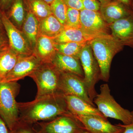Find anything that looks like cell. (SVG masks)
<instances>
[{"label":"cell","instance_id":"9","mask_svg":"<svg viewBox=\"0 0 133 133\" xmlns=\"http://www.w3.org/2000/svg\"><path fill=\"white\" fill-rule=\"evenodd\" d=\"M1 14L3 24L10 48L19 56L32 55L33 50L22 31L10 21L5 11L2 10Z\"/></svg>","mask_w":133,"mask_h":133},{"label":"cell","instance_id":"13","mask_svg":"<svg viewBox=\"0 0 133 133\" xmlns=\"http://www.w3.org/2000/svg\"><path fill=\"white\" fill-rule=\"evenodd\" d=\"M111 35L124 46L133 49V15L109 24Z\"/></svg>","mask_w":133,"mask_h":133},{"label":"cell","instance_id":"12","mask_svg":"<svg viewBox=\"0 0 133 133\" xmlns=\"http://www.w3.org/2000/svg\"><path fill=\"white\" fill-rule=\"evenodd\" d=\"M81 122L85 130L90 133H122L124 127L119 124L113 125L108 120L96 115L75 116Z\"/></svg>","mask_w":133,"mask_h":133},{"label":"cell","instance_id":"1","mask_svg":"<svg viewBox=\"0 0 133 133\" xmlns=\"http://www.w3.org/2000/svg\"><path fill=\"white\" fill-rule=\"evenodd\" d=\"M19 122L33 125L70 114L64 95L61 94L43 96L30 102L18 103Z\"/></svg>","mask_w":133,"mask_h":133},{"label":"cell","instance_id":"37","mask_svg":"<svg viewBox=\"0 0 133 133\" xmlns=\"http://www.w3.org/2000/svg\"><path fill=\"white\" fill-rule=\"evenodd\" d=\"M98 1L100 2L101 4H103L108 2L110 1L111 0H98Z\"/></svg>","mask_w":133,"mask_h":133},{"label":"cell","instance_id":"3","mask_svg":"<svg viewBox=\"0 0 133 133\" xmlns=\"http://www.w3.org/2000/svg\"><path fill=\"white\" fill-rule=\"evenodd\" d=\"M17 82H0V117L10 132L19 122V111L16 98L20 91Z\"/></svg>","mask_w":133,"mask_h":133},{"label":"cell","instance_id":"26","mask_svg":"<svg viewBox=\"0 0 133 133\" xmlns=\"http://www.w3.org/2000/svg\"><path fill=\"white\" fill-rule=\"evenodd\" d=\"M64 27L81 29L80 11L68 7L66 12V23Z\"/></svg>","mask_w":133,"mask_h":133},{"label":"cell","instance_id":"4","mask_svg":"<svg viewBox=\"0 0 133 133\" xmlns=\"http://www.w3.org/2000/svg\"><path fill=\"white\" fill-rule=\"evenodd\" d=\"M97 108L106 117L120 121L124 125L130 124L131 113L119 104L111 94L108 84H103L100 87V92L93 100Z\"/></svg>","mask_w":133,"mask_h":133},{"label":"cell","instance_id":"23","mask_svg":"<svg viewBox=\"0 0 133 133\" xmlns=\"http://www.w3.org/2000/svg\"><path fill=\"white\" fill-rule=\"evenodd\" d=\"M26 9L37 19L38 21L52 14L50 6L43 0H23Z\"/></svg>","mask_w":133,"mask_h":133},{"label":"cell","instance_id":"39","mask_svg":"<svg viewBox=\"0 0 133 133\" xmlns=\"http://www.w3.org/2000/svg\"><path fill=\"white\" fill-rule=\"evenodd\" d=\"M79 133H90L89 132H88V131H87L86 130H84V131H82V132H81Z\"/></svg>","mask_w":133,"mask_h":133},{"label":"cell","instance_id":"11","mask_svg":"<svg viewBox=\"0 0 133 133\" xmlns=\"http://www.w3.org/2000/svg\"><path fill=\"white\" fill-rule=\"evenodd\" d=\"M34 54L19 56L13 69L1 82H17L32 74L42 64Z\"/></svg>","mask_w":133,"mask_h":133},{"label":"cell","instance_id":"6","mask_svg":"<svg viewBox=\"0 0 133 133\" xmlns=\"http://www.w3.org/2000/svg\"><path fill=\"white\" fill-rule=\"evenodd\" d=\"M79 60L84 72V79L88 96L93 102L97 94L95 90V85L101 80V71L88 42L81 51Z\"/></svg>","mask_w":133,"mask_h":133},{"label":"cell","instance_id":"22","mask_svg":"<svg viewBox=\"0 0 133 133\" xmlns=\"http://www.w3.org/2000/svg\"><path fill=\"white\" fill-rule=\"evenodd\" d=\"M6 13L8 18L17 28L21 30L26 19L27 10L23 0H14Z\"/></svg>","mask_w":133,"mask_h":133},{"label":"cell","instance_id":"41","mask_svg":"<svg viewBox=\"0 0 133 133\" xmlns=\"http://www.w3.org/2000/svg\"><path fill=\"white\" fill-rule=\"evenodd\" d=\"M11 133H14V132H11Z\"/></svg>","mask_w":133,"mask_h":133},{"label":"cell","instance_id":"17","mask_svg":"<svg viewBox=\"0 0 133 133\" xmlns=\"http://www.w3.org/2000/svg\"><path fill=\"white\" fill-rule=\"evenodd\" d=\"M52 63L60 73L75 74L84 78V73L79 59L57 52Z\"/></svg>","mask_w":133,"mask_h":133},{"label":"cell","instance_id":"2","mask_svg":"<svg viewBox=\"0 0 133 133\" xmlns=\"http://www.w3.org/2000/svg\"><path fill=\"white\" fill-rule=\"evenodd\" d=\"M88 43L99 66L101 80L108 82L112 60L122 50L124 45L111 34L96 37Z\"/></svg>","mask_w":133,"mask_h":133},{"label":"cell","instance_id":"7","mask_svg":"<svg viewBox=\"0 0 133 133\" xmlns=\"http://www.w3.org/2000/svg\"><path fill=\"white\" fill-rule=\"evenodd\" d=\"M35 124L39 129L34 128L44 133H79L85 130L81 122L71 113Z\"/></svg>","mask_w":133,"mask_h":133},{"label":"cell","instance_id":"34","mask_svg":"<svg viewBox=\"0 0 133 133\" xmlns=\"http://www.w3.org/2000/svg\"><path fill=\"white\" fill-rule=\"evenodd\" d=\"M2 10L0 8V31H5V28H4V26L3 24L2 19Z\"/></svg>","mask_w":133,"mask_h":133},{"label":"cell","instance_id":"21","mask_svg":"<svg viewBox=\"0 0 133 133\" xmlns=\"http://www.w3.org/2000/svg\"><path fill=\"white\" fill-rule=\"evenodd\" d=\"M55 43L88 42L91 39L86 35L81 29L64 27L63 31L53 38Z\"/></svg>","mask_w":133,"mask_h":133},{"label":"cell","instance_id":"36","mask_svg":"<svg viewBox=\"0 0 133 133\" xmlns=\"http://www.w3.org/2000/svg\"><path fill=\"white\" fill-rule=\"evenodd\" d=\"M45 2H46L48 5H50L55 0H43Z\"/></svg>","mask_w":133,"mask_h":133},{"label":"cell","instance_id":"38","mask_svg":"<svg viewBox=\"0 0 133 133\" xmlns=\"http://www.w3.org/2000/svg\"><path fill=\"white\" fill-rule=\"evenodd\" d=\"M130 8H131V10H132V13L133 15V0H132L131 5H130Z\"/></svg>","mask_w":133,"mask_h":133},{"label":"cell","instance_id":"16","mask_svg":"<svg viewBox=\"0 0 133 133\" xmlns=\"http://www.w3.org/2000/svg\"><path fill=\"white\" fill-rule=\"evenodd\" d=\"M55 44L53 38L40 35L33 49V54L42 64L52 63L57 52Z\"/></svg>","mask_w":133,"mask_h":133},{"label":"cell","instance_id":"10","mask_svg":"<svg viewBox=\"0 0 133 133\" xmlns=\"http://www.w3.org/2000/svg\"><path fill=\"white\" fill-rule=\"evenodd\" d=\"M59 92L64 96L71 95L81 98L95 106L88 96L84 78L70 73H61Z\"/></svg>","mask_w":133,"mask_h":133},{"label":"cell","instance_id":"8","mask_svg":"<svg viewBox=\"0 0 133 133\" xmlns=\"http://www.w3.org/2000/svg\"><path fill=\"white\" fill-rule=\"evenodd\" d=\"M81 30L91 39L111 34L109 24L99 11L84 9L80 11Z\"/></svg>","mask_w":133,"mask_h":133},{"label":"cell","instance_id":"14","mask_svg":"<svg viewBox=\"0 0 133 133\" xmlns=\"http://www.w3.org/2000/svg\"><path fill=\"white\" fill-rule=\"evenodd\" d=\"M99 11L109 24L133 15L131 8L118 0H111L101 4Z\"/></svg>","mask_w":133,"mask_h":133},{"label":"cell","instance_id":"15","mask_svg":"<svg viewBox=\"0 0 133 133\" xmlns=\"http://www.w3.org/2000/svg\"><path fill=\"white\" fill-rule=\"evenodd\" d=\"M69 112L74 116L96 115L107 118L97 108L81 98L74 96H64Z\"/></svg>","mask_w":133,"mask_h":133},{"label":"cell","instance_id":"24","mask_svg":"<svg viewBox=\"0 0 133 133\" xmlns=\"http://www.w3.org/2000/svg\"><path fill=\"white\" fill-rule=\"evenodd\" d=\"M87 43L88 42L55 43V45L57 52L79 59L81 51Z\"/></svg>","mask_w":133,"mask_h":133},{"label":"cell","instance_id":"27","mask_svg":"<svg viewBox=\"0 0 133 133\" xmlns=\"http://www.w3.org/2000/svg\"><path fill=\"white\" fill-rule=\"evenodd\" d=\"M84 9L92 11H99L100 2L98 0H81Z\"/></svg>","mask_w":133,"mask_h":133},{"label":"cell","instance_id":"18","mask_svg":"<svg viewBox=\"0 0 133 133\" xmlns=\"http://www.w3.org/2000/svg\"><path fill=\"white\" fill-rule=\"evenodd\" d=\"M21 30L24 33L33 51L39 36V21L31 12L28 10Z\"/></svg>","mask_w":133,"mask_h":133},{"label":"cell","instance_id":"31","mask_svg":"<svg viewBox=\"0 0 133 133\" xmlns=\"http://www.w3.org/2000/svg\"><path fill=\"white\" fill-rule=\"evenodd\" d=\"M14 0H0V8L2 11H8Z\"/></svg>","mask_w":133,"mask_h":133},{"label":"cell","instance_id":"30","mask_svg":"<svg viewBox=\"0 0 133 133\" xmlns=\"http://www.w3.org/2000/svg\"><path fill=\"white\" fill-rule=\"evenodd\" d=\"M8 45L9 43L6 32L0 31V50Z\"/></svg>","mask_w":133,"mask_h":133},{"label":"cell","instance_id":"40","mask_svg":"<svg viewBox=\"0 0 133 133\" xmlns=\"http://www.w3.org/2000/svg\"><path fill=\"white\" fill-rule=\"evenodd\" d=\"M34 129H35V130L36 131V132H37V133H44L42 132H41V131H38V130H36V129H35V128H34Z\"/></svg>","mask_w":133,"mask_h":133},{"label":"cell","instance_id":"28","mask_svg":"<svg viewBox=\"0 0 133 133\" xmlns=\"http://www.w3.org/2000/svg\"><path fill=\"white\" fill-rule=\"evenodd\" d=\"M32 125L19 122L16 128L12 132L14 133H37L32 127Z\"/></svg>","mask_w":133,"mask_h":133},{"label":"cell","instance_id":"35","mask_svg":"<svg viewBox=\"0 0 133 133\" xmlns=\"http://www.w3.org/2000/svg\"><path fill=\"white\" fill-rule=\"evenodd\" d=\"M118 1L130 8L132 0H118Z\"/></svg>","mask_w":133,"mask_h":133},{"label":"cell","instance_id":"29","mask_svg":"<svg viewBox=\"0 0 133 133\" xmlns=\"http://www.w3.org/2000/svg\"><path fill=\"white\" fill-rule=\"evenodd\" d=\"M68 7L81 11L84 9L81 0H63Z\"/></svg>","mask_w":133,"mask_h":133},{"label":"cell","instance_id":"25","mask_svg":"<svg viewBox=\"0 0 133 133\" xmlns=\"http://www.w3.org/2000/svg\"><path fill=\"white\" fill-rule=\"evenodd\" d=\"M50 6L52 14L65 26L68 7L63 0H55Z\"/></svg>","mask_w":133,"mask_h":133},{"label":"cell","instance_id":"33","mask_svg":"<svg viewBox=\"0 0 133 133\" xmlns=\"http://www.w3.org/2000/svg\"><path fill=\"white\" fill-rule=\"evenodd\" d=\"M0 133H11L5 122L0 117Z\"/></svg>","mask_w":133,"mask_h":133},{"label":"cell","instance_id":"32","mask_svg":"<svg viewBox=\"0 0 133 133\" xmlns=\"http://www.w3.org/2000/svg\"><path fill=\"white\" fill-rule=\"evenodd\" d=\"M131 120L130 124L128 125L119 124L124 128V131L122 133H133V111L131 112Z\"/></svg>","mask_w":133,"mask_h":133},{"label":"cell","instance_id":"20","mask_svg":"<svg viewBox=\"0 0 133 133\" xmlns=\"http://www.w3.org/2000/svg\"><path fill=\"white\" fill-rule=\"evenodd\" d=\"M64 28V26L52 14L39 22V36L53 38L58 35Z\"/></svg>","mask_w":133,"mask_h":133},{"label":"cell","instance_id":"19","mask_svg":"<svg viewBox=\"0 0 133 133\" xmlns=\"http://www.w3.org/2000/svg\"><path fill=\"white\" fill-rule=\"evenodd\" d=\"M19 57L9 45L0 50V82L12 70Z\"/></svg>","mask_w":133,"mask_h":133},{"label":"cell","instance_id":"5","mask_svg":"<svg viewBox=\"0 0 133 133\" xmlns=\"http://www.w3.org/2000/svg\"><path fill=\"white\" fill-rule=\"evenodd\" d=\"M60 75L61 73L52 63L42 64L29 76L37 87L35 98L60 94L58 90Z\"/></svg>","mask_w":133,"mask_h":133}]
</instances>
